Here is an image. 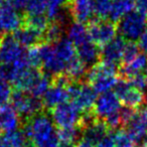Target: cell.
<instances>
[{"instance_id": "cell-1", "label": "cell", "mask_w": 147, "mask_h": 147, "mask_svg": "<svg viewBox=\"0 0 147 147\" xmlns=\"http://www.w3.org/2000/svg\"><path fill=\"white\" fill-rule=\"evenodd\" d=\"M20 127L26 133L33 147H59L61 144L55 123L45 111L21 121Z\"/></svg>"}, {"instance_id": "cell-2", "label": "cell", "mask_w": 147, "mask_h": 147, "mask_svg": "<svg viewBox=\"0 0 147 147\" xmlns=\"http://www.w3.org/2000/svg\"><path fill=\"white\" fill-rule=\"evenodd\" d=\"M86 78L89 85L96 93L104 94L110 92L118 82L116 65L103 61L97 63L92 65L91 69L87 73Z\"/></svg>"}, {"instance_id": "cell-3", "label": "cell", "mask_w": 147, "mask_h": 147, "mask_svg": "<svg viewBox=\"0 0 147 147\" xmlns=\"http://www.w3.org/2000/svg\"><path fill=\"white\" fill-rule=\"evenodd\" d=\"M11 106L19 115L21 121L31 118L45 109L42 101L23 91L13 89L10 99Z\"/></svg>"}, {"instance_id": "cell-4", "label": "cell", "mask_w": 147, "mask_h": 147, "mask_svg": "<svg viewBox=\"0 0 147 147\" xmlns=\"http://www.w3.org/2000/svg\"><path fill=\"white\" fill-rule=\"evenodd\" d=\"M69 99L80 112L89 113L93 111L97 101V93L86 83L71 82L69 86Z\"/></svg>"}, {"instance_id": "cell-5", "label": "cell", "mask_w": 147, "mask_h": 147, "mask_svg": "<svg viewBox=\"0 0 147 147\" xmlns=\"http://www.w3.org/2000/svg\"><path fill=\"white\" fill-rule=\"evenodd\" d=\"M71 82L65 74L51 77V85L42 99L45 108L53 109L65 103L69 99V86Z\"/></svg>"}, {"instance_id": "cell-6", "label": "cell", "mask_w": 147, "mask_h": 147, "mask_svg": "<svg viewBox=\"0 0 147 147\" xmlns=\"http://www.w3.org/2000/svg\"><path fill=\"white\" fill-rule=\"evenodd\" d=\"M147 16L139 11H132L124 16L119 22L118 30L121 36L128 40H136L146 30Z\"/></svg>"}, {"instance_id": "cell-7", "label": "cell", "mask_w": 147, "mask_h": 147, "mask_svg": "<svg viewBox=\"0 0 147 147\" xmlns=\"http://www.w3.org/2000/svg\"><path fill=\"white\" fill-rule=\"evenodd\" d=\"M80 111L71 103H63L51 109V119L59 129L80 127L82 115Z\"/></svg>"}, {"instance_id": "cell-8", "label": "cell", "mask_w": 147, "mask_h": 147, "mask_svg": "<svg viewBox=\"0 0 147 147\" xmlns=\"http://www.w3.org/2000/svg\"><path fill=\"white\" fill-rule=\"evenodd\" d=\"M87 28L91 40L98 47H105L116 37L117 27L112 21L95 20Z\"/></svg>"}, {"instance_id": "cell-9", "label": "cell", "mask_w": 147, "mask_h": 147, "mask_svg": "<svg viewBox=\"0 0 147 147\" xmlns=\"http://www.w3.org/2000/svg\"><path fill=\"white\" fill-rule=\"evenodd\" d=\"M115 94L119 100L127 107L137 109L144 103V93L136 89L130 84V82L125 79H121L115 86Z\"/></svg>"}, {"instance_id": "cell-10", "label": "cell", "mask_w": 147, "mask_h": 147, "mask_svg": "<svg viewBox=\"0 0 147 147\" xmlns=\"http://www.w3.org/2000/svg\"><path fill=\"white\" fill-rule=\"evenodd\" d=\"M121 101L115 94V92H107L101 94L97 99L95 106L93 108V113L96 118L101 120H106L108 117L118 113L121 110Z\"/></svg>"}, {"instance_id": "cell-11", "label": "cell", "mask_w": 147, "mask_h": 147, "mask_svg": "<svg viewBox=\"0 0 147 147\" xmlns=\"http://www.w3.org/2000/svg\"><path fill=\"white\" fill-rule=\"evenodd\" d=\"M25 53L23 47L11 33H5L0 47V63L11 65Z\"/></svg>"}, {"instance_id": "cell-12", "label": "cell", "mask_w": 147, "mask_h": 147, "mask_svg": "<svg viewBox=\"0 0 147 147\" xmlns=\"http://www.w3.org/2000/svg\"><path fill=\"white\" fill-rule=\"evenodd\" d=\"M23 15L19 14L6 1L0 4V32L10 33L22 26Z\"/></svg>"}, {"instance_id": "cell-13", "label": "cell", "mask_w": 147, "mask_h": 147, "mask_svg": "<svg viewBox=\"0 0 147 147\" xmlns=\"http://www.w3.org/2000/svg\"><path fill=\"white\" fill-rule=\"evenodd\" d=\"M109 133V128L105 121L96 117H91L85 120L82 127L83 139L92 144L97 145L98 142Z\"/></svg>"}, {"instance_id": "cell-14", "label": "cell", "mask_w": 147, "mask_h": 147, "mask_svg": "<svg viewBox=\"0 0 147 147\" xmlns=\"http://www.w3.org/2000/svg\"><path fill=\"white\" fill-rule=\"evenodd\" d=\"M125 132L135 144H145L147 142V123L141 111H136L133 117L125 124Z\"/></svg>"}, {"instance_id": "cell-15", "label": "cell", "mask_w": 147, "mask_h": 147, "mask_svg": "<svg viewBox=\"0 0 147 147\" xmlns=\"http://www.w3.org/2000/svg\"><path fill=\"white\" fill-rule=\"evenodd\" d=\"M126 45L127 43L125 42V39L122 36L115 37L112 41H110L105 47H103L102 51H101L102 61L116 65L124 57Z\"/></svg>"}, {"instance_id": "cell-16", "label": "cell", "mask_w": 147, "mask_h": 147, "mask_svg": "<svg viewBox=\"0 0 147 147\" xmlns=\"http://www.w3.org/2000/svg\"><path fill=\"white\" fill-rule=\"evenodd\" d=\"M69 11L77 22H87L95 13V0H69Z\"/></svg>"}, {"instance_id": "cell-17", "label": "cell", "mask_w": 147, "mask_h": 147, "mask_svg": "<svg viewBox=\"0 0 147 147\" xmlns=\"http://www.w3.org/2000/svg\"><path fill=\"white\" fill-rule=\"evenodd\" d=\"M21 125V119L12 106L0 108V134L7 133L18 129Z\"/></svg>"}, {"instance_id": "cell-18", "label": "cell", "mask_w": 147, "mask_h": 147, "mask_svg": "<svg viewBox=\"0 0 147 147\" xmlns=\"http://www.w3.org/2000/svg\"><path fill=\"white\" fill-rule=\"evenodd\" d=\"M147 67V55L143 53H140L135 59L130 61L129 63H125L119 69L122 79L129 80L132 77L136 76L143 69H146Z\"/></svg>"}, {"instance_id": "cell-19", "label": "cell", "mask_w": 147, "mask_h": 147, "mask_svg": "<svg viewBox=\"0 0 147 147\" xmlns=\"http://www.w3.org/2000/svg\"><path fill=\"white\" fill-rule=\"evenodd\" d=\"M11 34L22 47H32L45 42L43 41V35L41 33L36 32V31L28 28V27L21 26L19 29L13 31Z\"/></svg>"}, {"instance_id": "cell-20", "label": "cell", "mask_w": 147, "mask_h": 147, "mask_svg": "<svg viewBox=\"0 0 147 147\" xmlns=\"http://www.w3.org/2000/svg\"><path fill=\"white\" fill-rule=\"evenodd\" d=\"M76 51L78 57L85 63V65H93L97 63L98 59L100 57L98 45H95L91 39L86 42L76 47Z\"/></svg>"}, {"instance_id": "cell-21", "label": "cell", "mask_w": 147, "mask_h": 147, "mask_svg": "<svg viewBox=\"0 0 147 147\" xmlns=\"http://www.w3.org/2000/svg\"><path fill=\"white\" fill-rule=\"evenodd\" d=\"M55 49V55L57 57V59L61 61L63 63L67 65L74 59L75 57H77V51L75 49V45H73L69 39L61 38L59 41H57L55 43V45L53 47Z\"/></svg>"}, {"instance_id": "cell-22", "label": "cell", "mask_w": 147, "mask_h": 147, "mask_svg": "<svg viewBox=\"0 0 147 147\" xmlns=\"http://www.w3.org/2000/svg\"><path fill=\"white\" fill-rule=\"evenodd\" d=\"M2 136L6 147H33L31 141L21 127L11 132L4 133Z\"/></svg>"}, {"instance_id": "cell-23", "label": "cell", "mask_w": 147, "mask_h": 147, "mask_svg": "<svg viewBox=\"0 0 147 147\" xmlns=\"http://www.w3.org/2000/svg\"><path fill=\"white\" fill-rule=\"evenodd\" d=\"M135 7L134 0H116L112 4L110 18L113 21L121 20L128 13L132 12Z\"/></svg>"}, {"instance_id": "cell-24", "label": "cell", "mask_w": 147, "mask_h": 147, "mask_svg": "<svg viewBox=\"0 0 147 147\" xmlns=\"http://www.w3.org/2000/svg\"><path fill=\"white\" fill-rule=\"evenodd\" d=\"M49 19L47 16H45L43 14L39 15H23V23L22 26L28 27L30 29H33L34 31L38 33H43L47 31V27L49 26Z\"/></svg>"}, {"instance_id": "cell-25", "label": "cell", "mask_w": 147, "mask_h": 147, "mask_svg": "<svg viewBox=\"0 0 147 147\" xmlns=\"http://www.w3.org/2000/svg\"><path fill=\"white\" fill-rule=\"evenodd\" d=\"M65 75L73 82H80L81 79L87 75L86 65L77 55L67 65Z\"/></svg>"}, {"instance_id": "cell-26", "label": "cell", "mask_w": 147, "mask_h": 147, "mask_svg": "<svg viewBox=\"0 0 147 147\" xmlns=\"http://www.w3.org/2000/svg\"><path fill=\"white\" fill-rule=\"evenodd\" d=\"M69 39L75 47H78L91 38L89 36L88 28L83 23L75 22L69 28Z\"/></svg>"}, {"instance_id": "cell-27", "label": "cell", "mask_w": 147, "mask_h": 147, "mask_svg": "<svg viewBox=\"0 0 147 147\" xmlns=\"http://www.w3.org/2000/svg\"><path fill=\"white\" fill-rule=\"evenodd\" d=\"M69 0H47V16L49 20L57 21L63 23L65 20V16L63 14V6Z\"/></svg>"}, {"instance_id": "cell-28", "label": "cell", "mask_w": 147, "mask_h": 147, "mask_svg": "<svg viewBox=\"0 0 147 147\" xmlns=\"http://www.w3.org/2000/svg\"><path fill=\"white\" fill-rule=\"evenodd\" d=\"M63 34V24L57 21H53L47 27V31L43 33V41L47 43H57L61 39Z\"/></svg>"}, {"instance_id": "cell-29", "label": "cell", "mask_w": 147, "mask_h": 147, "mask_svg": "<svg viewBox=\"0 0 147 147\" xmlns=\"http://www.w3.org/2000/svg\"><path fill=\"white\" fill-rule=\"evenodd\" d=\"M47 0H28L26 5V14L39 15L47 12Z\"/></svg>"}, {"instance_id": "cell-30", "label": "cell", "mask_w": 147, "mask_h": 147, "mask_svg": "<svg viewBox=\"0 0 147 147\" xmlns=\"http://www.w3.org/2000/svg\"><path fill=\"white\" fill-rule=\"evenodd\" d=\"M80 132H82V129L80 127H75V128L59 129L57 131V134H59L61 142L74 143L79 138Z\"/></svg>"}, {"instance_id": "cell-31", "label": "cell", "mask_w": 147, "mask_h": 147, "mask_svg": "<svg viewBox=\"0 0 147 147\" xmlns=\"http://www.w3.org/2000/svg\"><path fill=\"white\" fill-rule=\"evenodd\" d=\"M112 4L111 0H95V14L102 20L110 16Z\"/></svg>"}, {"instance_id": "cell-32", "label": "cell", "mask_w": 147, "mask_h": 147, "mask_svg": "<svg viewBox=\"0 0 147 147\" xmlns=\"http://www.w3.org/2000/svg\"><path fill=\"white\" fill-rule=\"evenodd\" d=\"M12 91V88L8 82L0 80V108L8 105V102H10Z\"/></svg>"}, {"instance_id": "cell-33", "label": "cell", "mask_w": 147, "mask_h": 147, "mask_svg": "<svg viewBox=\"0 0 147 147\" xmlns=\"http://www.w3.org/2000/svg\"><path fill=\"white\" fill-rule=\"evenodd\" d=\"M116 135V147H136V144L125 131H118Z\"/></svg>"}, {"instance_id": "cell-34", "label": "cell", "mask_w": 147, "mask_h": 147, "mask_svg": "<svg viewBox=\"0 0 147 147\" xmlns=\"http://www.w3.org/2000/svg\"><path fill=\"white\" fill-rule=\"evenodd\" d=\"M139 53H140V49H139V47H138V45L134 43L133 41L128 42L126 45L125 51H124V57H123L124 63H129L130 61H132V59H135Z\"/></svg>"}, {"instance_id": "cell-35", "label": "cell", "mask_w": 147, "mask_h": 147, "mask_svg": "<svg viewBox=\"0 0 147 147\" xmlns=\"http://www.w3.org/2000/svg\"><path fill=\"white\" fill-rule=\"evenodd\" d=\"M127 81H129L130 84L132 85L133 87H135L136 89L140 90L141 92L144 93L147 91V77L145 76V75L138 74V75L132 77V78Z\"/></svg>"}, {"instance_id": "cell-36", "label": "cell", "mask_w": 147, "mask_h": 147, "mask_svg": "<svg viewBox=\"0 0 147 147\" xmlns=\"http://www.w3.org/2000/svg\"><path fill=\"white\" fill-rule=\"evenodd\" d=\"M96 147H116V135L115 133H108L98 142Z\"/></svg>"}, {"instance_id": "cell-37", "label": "cell", "mask_w": 147, "mask_h": 147, "mask_svg": "<svg viewBox=\"0 0 147 147\" xmlns=\"http://www.w3.org/2000/svg\"><path fill=\"white\" fill-rule=\"evenodd\" d=\"M11 7L15 9V10H22V9L26 8V5L28 0H5Z\"/></svg>"}, {"instance_id": "cell-38", "label": "cell", "mask_w": 147, "mask_h": 147, "mask_svg": "<svg viewBox=\"0 0 147 147\" xmlns=\"http://www.w3.org/2000/svg\"><path fill=\"white\" fill-rule=\"evenodd\" d=\"M138 47L141 51L147 53V29L138 38Z\"/></svg>"}, {"instance_id": "cell-39", "label": "cell", "mask_w": 147, "mask_h": 147, "mask_svg": "<svg viewBox=\"0 0 147 147\" xmlns=\"http://www.w3.org/2000/svg\"><path fill=\"white\" fill-rule=\"evenodd\" d=\"M135 6L137 7V11L147 16V0H137Z\"/></svg>"}, {"instance_id": "cell-40", "label": "cell", "mask_w": 147, "mask_h": 147, "mask_svg": "<svg viewBox=\"0 0 147 147\" xmlns=\"http://www.w3.org/2000/svg\"><path fill=\"white\" fill-rule=\"evenodd\" d=\"M76 147H96V146H95V144H92V143L82 139L81 141H79V143L77 144Z\"/></svg>"}, {"instance_id": "cell-41", "label": "cell", "mask_w": 147, "mask_h": 147, "mask_svg": "<svg viewBox=\"0 0 147 147\" xmlns=\"http://www.w3.org/2000/svg\"><path fill=\"white\" fill-rule=\"evenodd\" d=\"M59 147H76L74 145V143H65V142H61L59 144Z\"/></svg>"}, {"instance_id": "cell-42", "label": "cell", "mask_w": 147, "mask_h": 147, "mask_svg": "<svg viewBox=\"0 0 147 147\" xmlns=\"http://www.w3.org/2000/svg\"><path fill=\"white\" fill-rule=\"evenodd\" d=\"M142 115H143V117H144V119H145V121H146V123H147V107H145L144 109H143L142 111Z\"/></svg>"}, {"instance_id": "cell-43", "label": "cell", "mask_w": 147, "mask_h": 147, "mask_svg": "<svg viewBox=\"0 0 147 147\" xmlns=\"http://www.w3.org/2000/svg\"><path fill=\"white\" fill-rule=\"evenodd\" d=\"M0 147H6L4 139H3V136H1V135H0Z\"/></svg>"}, {"instance_id": "cell-44", "label": "cell", "mask_w": 147, "mask_h": 147, "mask_svg": "<svg viewBox=\"0 0 147 147\" xmlns=\"http://www.w3.org/2000/svg\"><path fill=\"white\" fill-rule=\"evenodd\" d=\"M5 33H0V47H1V43H2L3 40V36H4Z\"/></svg>"}, {"instance_id": "cell-45", "label": "cell", "mask_w": 147, "mask_h": 147, "mask_svg": "<svg viewBox=\"0 0 147 147\" xmlns=\"http://www.w3.org/2000/svg\"><path fill=\"white\" fill-rule=\"evenodd\" d=\"M142 147H147V142L145 143V144H143V145H142Z\"/></svg>"}, {"instance_id": "cell-46", "label": "cell", "mask_w": 147, "mask_h": 147, "mask_svg": "<svg viewBox=\"0 0 147 147\" xmlns=\"http://www.w3.org/2000/svg\"><path fill=\"white\" fill-rule=\"evenodd\" d=\"M145 76L147 77V67H146V69H145Z\"/></svg>"}, {"instance_id": "cell-47", "label": "cell", "mask_w": 147, "mask_h": 147, "mask_svg": "<svg viewBox=\"0 0 147 147\" xmlns=\"http://www.w3.org/2000/svg\"><path fill=\"white\" fill-rule=\"evenodd\" d=\"M4 1H5V0H0V4H1V3H3Z\"/></svg>"}]
</instances>
